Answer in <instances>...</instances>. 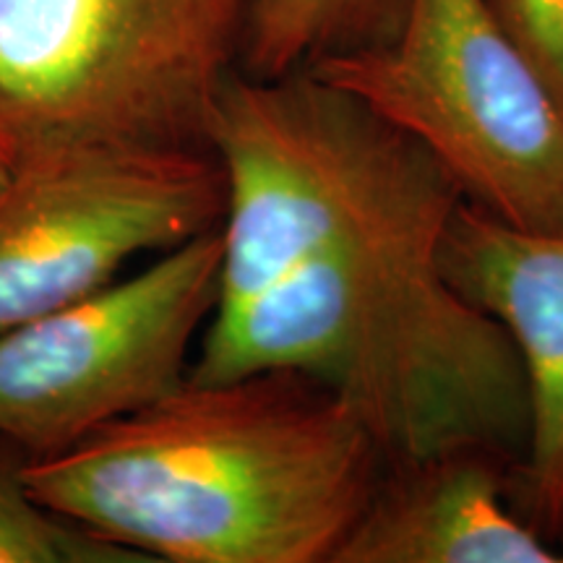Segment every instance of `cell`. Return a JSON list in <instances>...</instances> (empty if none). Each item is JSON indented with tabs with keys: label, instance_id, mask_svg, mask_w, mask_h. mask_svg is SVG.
Wrapping results in <instances>:
<instances>
[{
	"label": "cell",
	"instance_id": "7a4b0ae2",
	"mask_svg": "<svg viewBox=\"0 0 563 563\" xmlns=\"http://www.w3.org/2000/svg\"><path fill=\"white\" fill-rule=\"evenodd\" d=\"M386 467L361 415L300 373L186 378L24 462L42 504L152 563H332Z\"/></svg>",
	"mask_w": 563,
	"mask_h": 563
},
{
	"label": "cell",
	"instance_id": "3957f363",
	"mask_svg": "<svg viewBox=\"0 0 563 563\" xmlns=\"http://www.w3.org/2000/svg\"><path fill=\"white\" fill-rule=\"evenodd\" d=\"M253 0H0V157L58 144L207 150Z\"/></svg>",
	"mask_w": 563,
	"mask_h": 563
},
{
	"label": "cell",
	"instance_id": "8fae6325",
	"mask_svg": "<svg viewBox=\"0 0 563 563\" xmlns=\"http://www.w3.org/2000/svg\"><path fill=\"white\" fill-rule=\"evenodd\" d=\"M488 5L563 102V0H488Z\"/></svg>",
	"mask_w": 563,
	"mask_h": 563
},
{
	"label": "cell",
	"instance_id": "30bf717a",
	"mask_svg": "<svg viewBox=\"0 0 563 563\" xmlns=\"http://www.w3.org/2000/svg\"><path fill=\"white\" fill-rule=\"evenodd\" d=\"M24 462L0 443V563H152L42 504Z\"/></svg>",
	"mask_w": 563,
	"mask_h": 563
},
{
	"label": "cell",
	"instance_id": "277c9868",
	"mask_svg": "<svg viewBox=\"0 0 563 563\" xmlns=\"http://www.w3.org/2000/svg\"><path fill=\"white\" fill-rule=\"evenodd\" d=\"M402 129L464 201L525 230H563V102L488 0H410L382 45L311 66Z\"/></svg>",
	"mask_w": 563,
	"mask_h": 563
},
{
	"label": "cell",
	"instance_id": "4fadbf2b",
	"mask_svg": "<svg viewBox=\"0 0 563 563\" xmlns=\"http://www.w3.org/2000/svg\"><path fill=\"white\" fill-rule=\"evenodd\" d=\"M5 175H9V162L0 157V183L5 180Z\"/></svg>",
	"mask_w": 563,
	"mask_h": 563
},
{
	"label": "cell",
	"instance_id": "8992f818",
	"mask_svg": "<svg viewBox=\"0 0 563 563\" xmlns=\"http://www.w3.org/2000/svg\"><path fill=\"white\" fill-rule=\"evenodd\" d=\"M207 150L58 144L21 152L0 183V334L123 277L141 256L220 228Z\"/></svg>",
	"mask_w": 563,
	"mask_h": 563
},
{
	"label": "cell",
	"instance_id": "5b68a950",
	"mask_svg": "<svg viewBox=\"0 0 563 563\" xmlns=\"http://www.w3.org/2000/svg\"><path fill=\"white\" fill-rule=\"evenodd\" d=\"M220 264L211 228L0 334V443L45 460L186 382L220 298Z\"/></svg>",
	"mask_w": 563,
	"mask_h": 563
},
{
	"label": "cell",
	"instance_id": "52a82bcc",
	"mask_svg": "<svg viewBox=\"0 0 563 563\" xmlns=\"http://www.w3.org/2000/svg\"><path fill=\"white\" fill-rule=\"evenodd\" d=\"M439 262L454 290L504 329L522 363L530 433L514 493L555 543L563 519V230H525L460 201Z\"/></svg>",
	"mask_w": 563,
	"mask_h": 563
},
{
	"label": "cell",
	"instance_id": "6da1fadb",
	"mask_svg": "<svg viewBox=\"0 0 563 563\" xmlns=\"http://www.w3.org/2000/svg\"><path fill=\"white\" fill-rule=\"evenodd\" d=\"M460 201L452 175L439 170L365 211L249 298L217 308L188 378H313L361 415L386 462L456 446L522 462V363L439 262Z\"/></svg>",
	"mask_w": 563,
	"mask_h": 563
},
{
	"label": "cell",
	"instance_id": "9c48e42d",
	"mask_svg": "<svg viewBox=\"0 0 563 563\" xmlns=\"http://www.w3.org/2000/svg\"><path fill=\"white\" fill-rule=\"evenodd\" d=\"M410 0H253L238 70L274 79L332 55L382 45Z\"/></svg>",
	"mask_w": 563,
	"mask_h": 563
},
{
	"label": "cell",
	"instance_id": "ba28073f",
	"mask_svg": "<svg viewBox=\"0 0 563 563\" xmlns=\"http://www.w3.org/2000/svg\"><path fill=\"white\" fill-rule=\"evenodd\" d=\"M517 467L483 446L386 462L332 563H563L519 509Z\"/></svg>",
	"mask_w": 563,
	"mask_h": 563
},
{
	"label": "cell",
	"instance_id": "7c38bea8",
	"mask_svg": "<svg viewBox=\"0 0 563 563\" xmlns=\"http://www.w3.org/2000/svg\"><path fill=\"white\" fill-rule=\"evenodd\" d=\"M555 548H559V553H561V559H563V519H561L559 532H555Z\"/></svg>",
	"mask_w": 563,
	"mask_h": 563
}]
</instances>
